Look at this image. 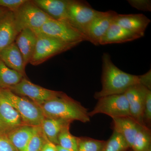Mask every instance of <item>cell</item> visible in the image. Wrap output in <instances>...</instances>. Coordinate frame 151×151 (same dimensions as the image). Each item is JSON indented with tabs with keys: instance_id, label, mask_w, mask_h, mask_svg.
I'll return each mask as SVG.
<instances>
[{
	"instance_id": "10",
	"label": "cell",
	"mask_w": 151,
	"mask_h": 151,
	"mask_svg": "<svg viewBox=\"0 0 151 151\" xmlns=\"http://www.w3.org/2000/svg\"><path fill=\"white\" fill-rule=\"evenodd\" d=\"M117 15L116 12L113 11L99 12L86 31L87 41L97 46L100 45V41L114 22Z\"/></svg>"
},
{
	"instance_id": "6",
	"label": "cell",
	"mask_w": 151,
	"mask_h": 151,
	"mask_svg": "<svg viewBox=\"0 0 151 151\" xmlns=\"http://www.w3.org/2000/svg\"><path fill=\"white\" fill-rule=\"evenodd\" d=\"M34 32L49 36L67 43H80L87 41L85 35L70 24L52 18L50 19L39 29Z\"/></svg>"
},
{
	"instance_id": "3",
	"label": "cell",
	"mask_w": 151,
	"mask_h": 151,
	"mask_svg": "<svg viewBox=\"0 0 151 151\" xmlns=\"http://www.w3.org/2000/svg\"><path fill=\"white\" fill-rule=\"evenodd\" d=\"M0 93L17 111L25 125L40 127L45 117L38 105L8 89H0Z\"/></svg>"
},
{
	"instance_id": "19",
	"label": "cell",
	"mask_w": 151,
	"mask_h": 151,
	"mask_svg": "<svg viewBox=\"0 0 151 151\" xmlns=\"http://www.w3.org/2000/svg\"><path fill=\"white\" fill-rule=\"evenodd\" d=\"M141 37L140 35L125 29L114 22L100 41V45L124 43Z\"/></svg>"
},
{
	"instance_id": "4",
	"label": "cell",
	"mask_w": 151,
	"mask_h": 151,
	"mask_svg": "<svg viewBox=\"0 0 151 151\" xmlns=\"http://www.w3.org/2000/svg\"><path fill=\"white\" fill-rule=\"evenodd\" d=\"M37 37L35 50L29 63L37 65L56 55L73 48L79 43H67L42 34H36Z\"/></svg>"
},
{
	"instance_id": "17",
	"label": "cell",
	"mask_w": 151,
	"mask_h": 151,
	"mask_svg": "<svg viewBox=\"0 0 151 151\" xmlns=\"http://www.w3.org/2000/svg\"><path fill=\"white\" fill-rule=\"evenodd\" d=\"M0 60L9 68L25 76L23 58L15 42L0 52Z\"/></svg>"
},
{
	"instance_id": "27",
	"label": "cell",
	"mask_w": 151,
	"mask_h": 151,
	"mask_svg": "<svg viewBox=\"0 0 151 151\" xmlns=\"http://www.w3.org/2000/svg\"><path fill=\"white\" fill-rule=\"evenodd\" d=\"M47 141L41 128L32 137L23 151H41L44 145Z\"/></svg>"
},
{
	"instance_id": "16",
	"label": "cell",
	"mask_w": 151,
	"mask_h": 151,
	"mask_svg": "<svg viewBox=\"0 0 151 151\" xmlns=\"http://www.w3.org/2000/svg\"><path fill=\"white\" fill-rule=\"evenodd\" d=\"M37 37L32 30L25 29L21 30L16 39L15 43L22 55L25 66L32 58Z\"/></svg>"
},
{
	"instance_id": "28",
	"label": "cell",
	"mask_w": 151,
	"mask_h": 151,
	"mask_svg": "<svg viewBox=\"0 0 151 151\" xmlns=\"http://www.w3.org/2000/svg\"><path fill=\"white\" fill-rule=\"evenodd\" d=\"M151 121V91L148 89L145 99L144 109V122L150 124Z\"/></svg>"
},
{
	"instance_id": "14",
	"label": "cell",
	"mask_w": 151,
	"mask_h": 151,
	"mask_svg": "<svg viewBox=\"0 0 151 151\" xmlns=\"http://www.w3.org/2000/svg\"><path fill=\"white\" fill-rule=\"evenodd\" d=\"M150 22V19L143 14H118L114 21V22L120 26L142 37L145 35Z\"/></svg>"
},
{
	"instance_id": "23",
	"label": "cell",
	"mask_w": 151,
	"mask_h": 151,
	"mask_svg": "<svg viewBox=\"0 0 151 151\" xmlns=\"http://www.w3.org/2000/svg\"><path fill=\"white\" fill-rule=\"evenodd\" d=\"M150 132L146 126H141L135 136L132 148L133 151H149L151 150Z\"/></svg>"
},
{
	"instance_id": "36",
	"label": "cell",
	"mask_w": 151,
	"mask_h": 151,
	"mask_svg": "<svg viewBox=\"0 0 151 151\" xmlns=\"http://www.w3.org/2000/svg\"><path fill=\"white\" fill-rule=\"evenodd\" d=\"M149 151H151V150H150Z\"/></svg>"
},
{
	"instance_id": "30",
	"label": "cell",
	"mask_w": 151,
	"mask_h": 151,
	"mask_svg": "<svg viewBox=\"0 0 151 151\" xmlns=\"http://www.w3.org/2000/svg\"><path fill=\"white\" fill-rule=\"evenodd\" d=\"M129 4L133 7L139 10L150 12L151 1L149 0H129Z\"/></svg>"
},
{
	"instance_id": "21",
	"label": "cell",
	"mask_w": 151,
	"mask_h": 151,
	"mask_svg": "<svg viewBox=\"0 0 151 151\" xmlns=\"http://www.w3.org/2000/svg\"><path fill=\"white\" fill-rule=\"evenodd\" d=\"M71 122L61 119L45 118L40 127L47 140L55 145H59L58 137L64 128L69 127Z\"/></svg>"
},
{
	"instance_id": "25",
	"label": "cell",
	"mask_w": 151,
	"mask_h": 151,
	"mask_svg": "<svg viewBox=\"0 0 151 151\" xmlns=\"http://www.w3.org/2000/svg\"><path fill=\"white\" fill-rule=\"evenodd\" d=\"M69 127L64 128L58 137L60 146L71 151H78V138L74 137L69 132Z\"/></svg>"
},
{
	"instance_id": "35",
	"label": "cell",
	"mask_w": 151,
	"mask_h": 151,
	"mask_svg": "<svg viewBox=\"0 0 151 151\" xmlns=\"http://www.w3.org/2000/svg\"><path fill=\"white\" fill-rule=\"evenodd\" d=\"M7 10H9L4 8L0 7V17L3 14L5 13Z\"/></svg>"
},
{
	"instance_id": "9",
	"label": "cell",
	"mask_w": 151,
	"mask_h": 151,
	"mask_svg": "<svg viewBox=\"0 0 151 151\" xmlns=\"http://www.w3.org/2000/svg\"><path fill=\"white\" fill-rule=\"evenodd\" d=\"M10 91L17 94L29 97L38 105L47 100L59 96L62 92L50 90L33 84L24 78L17 84L10 87Z\"/></svg>"
},
{
	"instance_id": "8",
	"label": "cell",
	"mask_w": 151,
	"mask_h": 151,
	"mask_svg": "<svg viewBox=\"0 0 151 151\" xmlns=\"http://www.w3.org/2000/svg\"><path fill=\"white\" fill-rule=\"evenodd\" d=\"M67 11L70 24L85 36L89 25L100 12L85 1L73 0H68Z\"/></svg>"
},
{
	"instance_id": "20",
	"label": "cell",
	"mask_w": 151,
	"mask_h": 151,
	"mask_svg": "<svg viewBox=\"0 0 151 151\" xmlns=\"http://www.w3.org/2000/svg\"><path fill=\"white\" fill-rule=\"evenodd\" d=\"M113 129L124 137L132 148L135 136L141 125L131 117L113 118Z\"/></svg>"
},
{
	"instance_id": "22",
	"label": "cell",
	"mask_w": 151,
	"mask_h": 151,
	"mask_svg": "<svg viewBox=\"0 0 151 151\" xmlns=\"http://www.w3.org/2000/svg\"><path fill=\"white\" fill-rule=\"evenodd\" d=\"M24 78L21 73L9 68L0 60V89H9L16 85Z\"/></svg>"
},
{
	"instance_id": "11",
	"label": "cell",
	"mask_w": 151,
	"mask_h": 151,
	"mask_svg": "<svg viewBox=\"0 0 151 151\" xmlns=\"http://www.w3.org/2000/svg\"><path fill=\"white\" fill-rule=\"evenodd\" d=\"M147 88L140 84L131 86L124 93L129 103L131 117L141 126L144 122V109Z\"/></svg>"
},
{
	"instance_id": "29",
	"label": "cell",
	"mask_w": 151,
	"mask_h": 151,
	"mask_svg": "<svg viewBox=\"0 0 151 151\" xmlns=\"http://www.w3.org/2000/svg\"><path fill=\"white\" fill-rule=\"evenodd\" d=\"M26 0H0V7L16 12Z\"/></svg>"
},
{
	"instance_id": "2",
	"label": "cell",
	"mask_w": 151,
	"mask_h": 151,
	"mask_svg": "<svg viewBox=\"0 0 151 151\" xmlns=\"http://www.w3.org/2000/svg\"><path fill=\"white\" fill-rule=\"evenodd\" d=\"M39 106L45 118L70 122L78 121L83 123L90 121L87 109L63 93Z\"/></svg>"
},
{
	"instance_id": "31",
	"label": "cell",
	"mask_w": 151,
	"mask_h": 151,
	"mask_svg": "<svg viewBox=\"0 0 151 151\" xmlns=\"http://www.w3.org/2000/svg\"><path fill=\"white\" fill-rule=\"evenodd\" d=\"M0 151H18L6 136L0 135Z\"/></svg>"
},
{
	"instance_id": "32",
	"label": "cell",
	"mask_w": 151,
	"mask_h": 151,
	"mask_svg": "<svg viewBox=\"0 0 151 151\" xmlns=\"http://www.w3.org/2000/svg\"><path fill=\"white\" fill-rule=\"evenodd\" d=\"M140 84L143 85L148 89H151V69L147 73L142 75L139 76Z\"/></svg>"
},
{
	"instance_id": "12",
	"label": "cell",
	"mask_w": 151,
	"mask_h": 151,
	"mask_svg": "<svg viewBox=\"0 0 151 151\" xmlns=\"http://www.w3.org/2000/svg\"><path fill=\"white\" fill-rule=\"evenodd\" d=\"M19 32L14 12L7 11L0 17V52L14 42Z\"/></svg>"
},
{
	"instance_id": "26",
	"label": "cell",
	"mask_w": 151,
	"mask_h": 151,
	"mask_svg": "<svg viewBox=\"0 0 151 151\" xmlns=\"http://www.w3.org/2000/svg\"><path fill=\"white\" fill-rule=\"evenodd\" d=\"M105 142L86 137L78 138V151H103Z\"/></svg>"
},
{
	"instance_id": "33",
	"label": "cell",
	"mask_w": 151,
	"mask_h": 151,
	"mask_svg": "<svg viewBox=\"0 0 151 151\" xmlns=\"http://www.w3.org/2000/svg\"><path fill=\"white\" fill-rule=\"evenodd\" d=\"M41 151H57L56 145L49 141H46L42 147Z\"/></svg>"
},
{
	"instance_id": "18",
	"label": "cell",
	"mask_w": 151,
	"mask_h": 151,
	"mask_svg": "<svg viewBox=\"0 0 151 151\" xmlns=\"http://www.w3.org/2000/svg\"><path fill=\"white\" fill-rule=\"evenodd\" d=\"M40 129V126L24 124L9 132L6 137L18 151H23L32 137Z\"/></svg>"
},
{
	"instance_id": "1",
	"label": "cell",
	"mask_w": 151,
	"mask_h": 151,
	"mask_svg": "<svg viewBox=\"0 0 151 151\" xmlns=\"http://www.w3.org/2000/svg\"><path fill=\"white\" fill-rule=\"evenodd\" d=\"M140 84L139 76L132 75L122 71L111 60L108 53L102 56V89L96 92L94 97H101L124 94L131 86Z\"/></svg>"
},
{
	"instance_id": "34",
	"label": "cell",
	"mask_w": 151,
	"mask_h": 151,
	"mask_svg": "<svg viewBox=\"0 0 151 151\" xmlns=\"http://www.w3.org/2000/svg\"><path fill=\"white\" fill-rule=\"evenodd\" d=\"M56 148L57 151H71L70 150L62 147L60 146L59 145H56Z\"/></svg>"
},
{
	"instance_id": "7",
	"label": "cell",
	"mask_w": 151,
	"mask_h": 151,
	"mask_svg": "<svg viewBox=\"0 0 151 151\" xmlns=\"http://www.w3.org/2000/svg\"><path fill=\"white\" fill-rule=\"evenodd\" d=\"M97 114H104L111 118L131 117L129 103L124 94L109 95L101 97L92 111L89 112V117Z\"/></svg>"
},
{
	"instance_id": "13",
	"label": "cell",
	"mask_w": 151,
	"mask_h": 151,
	"mask_svg": "<svg viewBox=\"0 0 151 151\" xmlns=\"http://www.w3.org/2000/svg\"><path fill=\"white\" fill-rule=\"evenodd\" d=\"M23 125L17 111L0 93V129L8 133Z\"/></svg>"
},
{
	"instance_id": "15",
	"label": "cell",
	"mask_w": 151,
	"mask_h": 151,
	"mask_svg": "<svg viewBox=\"0 0 151 151\" xmlns=\"http://www.w3.org/2000/svg\"><path fill=\"white\" fill-rule=\"evenodd\" d=\"M32 1L52 19L70 24L68 14V1L35 0Z\"/></svg>"
},
{
	"instance_id": "5",
	"label": "cell",
	"mask_w": 151,
	"mask_h": 151,
	"mask_svg": "<svg viewBox=\"0 0 151 151\" xmlns=\"http://www.w3.org/2000/svg\"><path fill=\"white\" fill-rule=\"evenodd\" d=\"M14 13L20 32L25 29L35 32L39 29L50 19L52 18L32 1L27 0Z\"/></svg>"
},
{
	"instance_id": "24",
	"label": "cell",
	"mask_w": 151,
	"mask_h": 151,
	"mask_svg": "<svg viewBox=\"0 0 151 151\" xmlns=\"http://www.w3.org/2000/svg\"><path fill=\"white\" fill-rule=\"evenodd\" d=\"M130 148L122 135L113 130V134L105 142L103 151H126Z\"/></svg>"
}]
</instances>
